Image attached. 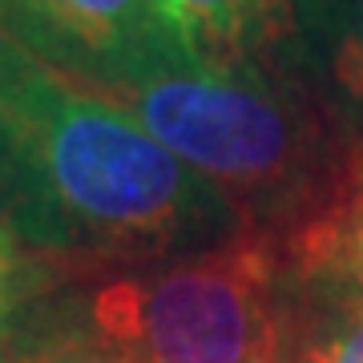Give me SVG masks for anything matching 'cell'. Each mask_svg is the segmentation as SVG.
<instances>
[{
  "label": "cell",
  "instance_id": "8992f818",
  "mask_svg": "<svg viewBox=\"0 0 363 363\" xmlns=\"http://www.w3.org/2000/svg\"><path fill=\"white\" fill-rule=\"evenodd\" d=\"M295 73L347 142L363 145V0H303Z\"/></svg>",
  "mask_w": 363,
  "mask_h": 363
},
{
  "label": "cell",
  "instance_id": "6da1fadb",
  "mask_svg": "<svg viewBox=\"0 0 363 363\" xmlns=\"http://www.w3.org/2000/svg\"><path fill=\"white\" fill-rule=\"evenodd\" d=\"M0 226L69 279L247 230L230 198L142 121L0 33Z\"/></svg>",
  "mask_w": 363,
  "mask_h": 363
},
{
  "label": "cell",
  "instance_id": "52a82bcc",
  "mask_svg": "<svg viewBox=\"0 0 363 363\" xmlns=\"http://www.w3.org/2000/svg\"><path fill=\"white\" fill-rule=\"evenodd\" d=\"M283 255L303 283L363 295V145L347 154L323 202L283 238Z\"/></svg>",
  "mask_w": 363,
  "mask_h": 363
},
{
  "label": "cell",
  "instance_id": "30bf717a",
  "mask_svg": "<svg viewBox=\"0 0 363 363\" xmlns=\"http://www.w3.org/2000/svg\"><path fill=\"white\" fill-rule=\"evenodd\" d=\"M69 283H77V279H69L61 267H52L28 247H21L13 234L0 226V339L9 335L40 298H49L52 291H61Z\"/></svg>",
  "mask_w": 363,
  "mask_h": 363
},
{
  "label": "cell",
  "instance_id": "9c48e42d",
  "mask_svg": "<svg viewBox=\"0 0 363 363\" xmlns=\"http://www.w3.org/2000/svg\"><path fill=\"white\" fill-rule=\"evenodd\" d=\"M283 363H363V295L295 279Z\"/></svg>",
  "mask_w": 363,
  "mask_h": 363
},
{
  "label": "cell",
  "instance_id": "277c9868",
  "mask_svg": "<svg viewBox=\"0 0 363 363\" xmlns=\"http://www.w3.org/2000/svg\"><path fill=\"white\" fill-rule=\"evenodd\" d=\"M0 33L97 93L202 69L169 0H0Z\"/></svg>",
  "mask_w": 363,
  "mask_h": 363
},
{
  "label": "cell",
  "instance_id": "ba28073f",
  "mask_svg": "<svg viewBox=\"0 0 363 363\" xmlns=\"http://www.w3.org/2000/svg\"><path fill=\"white\" fill-rule=\"evenodd\" d=\"M0 363H133L93 319L85 286L69 283L40 298L0 339Z\"/></svg>",
  "mask_w": 363,
  "mask_h": 363
},
{
  "label": "cell",
  "instance_id": "7a4b0ae2",
  "mask_svg": "<svg viewBox=\"0 0 363 363\" xmlns=\"http://www.w3.org/2000/svg\"><path fill=\"white\" fill-rule=\"evenodd\" d=\"M109 97L279 242L327 198L355 150L298 77L198 69Z\"/></svg>",
  "mask_w": 363,
  "mask_h": 363
},
{
  "label": "cell",
  "instance_id": "5b68a950",
  "mask_svg": "<svg viewBox=\"0 0 363 363\" xmlns=\"http://www.w3.org/2000/svg\"><path fill=\"white\" fill-rule=\"evenodd\" d=\"M169 9L206 73L298 77L295 45L303 0H169Z\"/></svg>",
  "mask_w": 363,
  "mask_h": 363
},
{
  "label": "cell",
  "instance_id": "3957f363",
  "mask_svg": "<svg viewBox=\"0 0 363 363\" xmlns=\"http://www.w3.org/2000/svg\"><path fill=\"white\" fill-rule=\"evenodd\" d=\"M93 319L133 363H283L291 267L267 230L85 279Z\"/></svg>",
  "mask_w": 363,
  "mask_h": 363
}]
</instances>
